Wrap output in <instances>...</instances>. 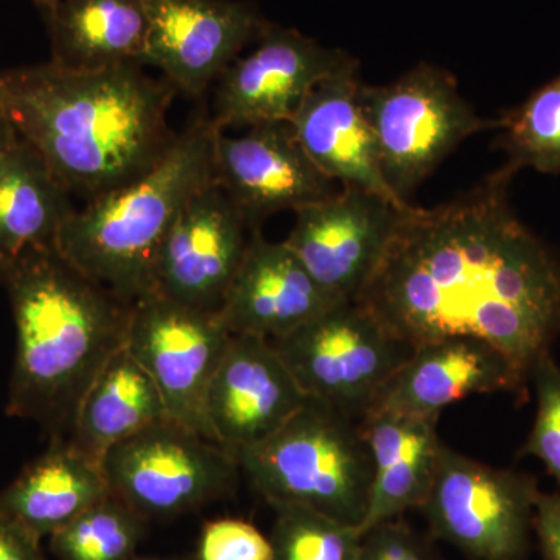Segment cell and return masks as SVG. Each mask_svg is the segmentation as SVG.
<instances>
[{
	"label": "cell",
	"instance_id": "obj_1",
	"mask_svg": "<svg viewBox=\"0 0 560 560\" xmlns=\"http://www.w3.org/2000/svg\"><path fill=\"white\" fill-rule=\"evenodd\" d=\"M503 165L451 202L400 212L360 304L411 348L474 338L529 378L560 331V264L510 205Z\"/></svg>",
	"mask_w": 560,
	"mask_h": 560
},
{
	"label": "cell",
	"instance_id": "obj_2",
	"mask_svg": "<svg viewBox=\"0 0 560 560\" xmlns=\"http://www.w3.org/2000/svg\"><path fill=\"white\" fill-rule=\"evenodd\" d=\"M178 91L140 62L94 70L55 62L0 70V109L70 195L91 201L131 183L172 149Z\"/></svg>",
	"mask_w": 560,
	"mask_h": 560
},
{
	"label": "cell",
	"instance_id": "obj_3",
	"mask_svg": "<svg viewBox=\"0 0 560 560\" xmlns=\"http://www.w3.org/2000/svg\"><path fill=\"white\" fill-rule=\"evenodd\" d=\"M16 353L7 415L69 440L84 394L125 348L131 302L88 278L57 249L33 250L0 272Z\"/></svg>",
	"mask_w": 560,
	"mask_h": 560
},
{
	"label": "cell",
	"instance_id": "obj_4",
	"mask_svg": "<svg viewBox=\"0 0 560 560\" xmlns=\"http://www.w3.org/2000/svg\"><path fill=\"white\" fill-rule=\"evenodd\" d=\"M219 131L210 117H195L151 171L75 209L55 249L124 301L151 296L154 264L168 231L187 202L215 179Z\"/></svg>",
	"mask_w": 560,
	"mask_h": 560
},
{
	"label": "cell",
	"instance_id": "obj_5",
	"mask_svg": "<svg viewBox=\"0 0 560 560\" xmlns=\"http://www.w3.org/2000/svg\"><path fill=\"white\" fill-rule=\"evenodd\" d=\"M268 503L311 508L360 528L370 504L372 458L360 420L308 397L268 440L237 455Z\"/></svg>",
	"mask_w": 560,
	"mask_h": 560
},
{
	"label": "cell",
	"instance_id": "obj_6",
	"mask_svg": "<svg viewBox=\"0 0 560 560\" xmlns=\"http://www.w3.org/2000/svg\"><path fill=\"white\" fill-rule=\"evenodd\" d=\"M361 106L377 143L383 178L401 202L459 143L495 128L460 95L448 70L419 62L399 80L382 86L361 84Z\"/></svg>",
	"mask_w": 560,
	"mask_h": 560
},
{
	"label": "cell",
	"instance_id": "obj_7",
	"mask_svg": "<svg viewBox=\"0 0 560 560\" xmlns=\"http://www.w3.org/2000/svg\"><path fill=\"white\" fill-rule=\"evenodd\" d=\"M271 342L305 396L357 420L415 350L359 301L338 302Z\"/></svg>",
	"mask_w": 560,
	"mask_h": 560
},
{
	"label": "cell",
	"instance_id": "obj_8",
	"mask_svg": "<svg viewBox=\"0 0 560 560\" xmlns=\"http://www.w3.org/2000/svg\"><path fill=\"white\" fill-rule=\"evenodd\" d=\"M102 467L109 492L147 521L178 517L228 499L241 471L230 452L172 419L110 447Z\"/></svg>",
	"mask_w": 560,
	"mask_h": 560
},
{
	"label": "cell",
	"instance_id": "obj_9",
	"mask_svg": "<svg viewBox=\"0 0 560 560\" xmlns=\"http://www.w3.org/2000/svg\"><path fill=\"white\" fill-rule=\"evenodd\" d=\"M539 495L536 478L486 466L444 444L420 511L434 537L471 560H526Z\"/></svg>",
	"mask_w": 560,
	"mask_h": 560
},
{
	"label": "cell",
	"instance_id": "obj_10",
	"mask_svg": "<svg viewBox=\"0 0 560 560\" xmlns=\"http://www.w3.org/2000/svg\"><path fill=\"white\" fill-rule=\"evenodd\" d=\"M231 337L217 313L151 294L132 305L125 349L153 378L168 419L215 442L206 399Z\"/></svg>",
	"mask_w": 560,
	"mask_h": 560
},
{
	"label": "cell",
	"instance_id": "obj_11",
	"mask_svg": "<svg viewBox=\"0 0 560 560\" xmlns=\"http://www.w3.org/2000/svg\"><path fill=\"white\" fill-rule=\"evenodd\" d=\"M404 209L360 187H341L298 209L285 243L335 300L357 301L377 271Z\"/></svg>",
	"mask_w": 560,
	"mask_h": 560
},
{
	"label": "cell",
	"instance_id": "obj_12",
	"mask_svg": "<svg viewBox=\"0 0 560 560\" xmlns=\"http://www.w3.org/2000/svg\"><path fill=\"white\" fill-rule=\"evenodd\" d=\"M349 57L300 31L268 22L256 49L217 80L210 120L220 131L291 121L308 94Z\"/></svg>",
	"mask_w": 560,
	"mask_h": 560
},
{
	"label": "cell",
	"instance_id": "obj_13",
	"mask_svg": "<svg viewBox=\"0 0 560 560\" xmlns=\"http://www.w3.org/2000/svg\"><path fill=\"white\" fill-rule=\"evenodd\" d=\"M142 65L161 70L178 94H205L268 21L248 0H147Z\"/></svg>",
	"mask_w": 560,
	"mask_h": 560
},
{
	"label": "cell",
	"instance_id": "obj_14",
	"mask_svg": "<svg viewBox=\"0 0 560 560\" xmlns=\"http://www.w3.org/2000/svg\"><path fill=\"white\" fill-rule=\"evenodd\" d=\"M250 228L215 179L180 210L158 253L153 294L217 313L248 248Z\"/></svg>",
	"mask_w": 560,
	"mask_h": 560
},
{
	"label": "cell",
	"instance_id": "obj_15",
	"mask_svg": "<svg viewBox=\"0 0 560 560\" xmlns=\"http://www.w3.org/2000/svg\"><path fill=\"white\" fill-rule=\"evenodd\" d=\"M213 175L250 231L282 210L304 208L335 194L296 138L291 121L250 127L238 138L217 132Z\"/></svg>",
	"mask_w": 560,
	"mask_h": 560
},
{
	"label": "cell",
	"instance_id": "obj_16",
	"mask_svg": "<svg viewBox=\"0 0 560 560\" xmlns=\"http://www.w3.org/2000/svg\"><path fill=\"white\" fill-rule=\"evenodd\" d=\"M308 397L270 340L232 335L206 399L213 440L235 459L268 440Z\"/></svg>",
	"mask_w": 560,
	"mask_h": 560
},
{
	"label": "cell",
	"instance_id": "obj_17",
	"mask_svg": "<svg viewBox=\"0 0 560 560\" xmlns=\"http://www.w3.org/2000/svg\"><path fill=\"white\" fill-rule=\"evenodd\" d=\"M338 302L285 242H268L260 230H254L217 315L231 335L275 341Z\"/></svg>",
	"mask_w": 560,
	"mask_h": 560
},
{
	"label": "cell",
	"instance_id": "obj_18",
	"mask_svg": "<svg viewBox=\"0 0 560 560\" xmlns=\"http://www.w3.org/2000/svg\"><path fill=\"white\" fill-rule=\"evenodd\" d=\"M360 61L353 57L320 81L291 119L296 138L324 175L342 187H360L399 208L383 178L377 143L360 101Z\"/></svg>",
	"mask_w": 560,
	"mask_h": 560
},
{
	"label": "cell",
	"instance_id": "obj_19",
	"mask_svg": "<svg viewBox=\"0 0 560 560\" xmlns=\"http://www.w3.org/2000/svg\"><path fill=\"white\" fill-rule=\"evenodd\" d=\"M529 378L503 353L474 338H448L412 350L378 394L371 411L440 418L471 394H525Z\"/></svg>",
	"mask_w": 560,
	"mask_h": 560
},
{
	"label": "cell",
	"instance_id": "obj_20",
	"mask_svg": "<svg viewBox=\"0 0 560 560\" xmlns=\"http://www.w3.org/2000/svg\"><path fill=\"white\" fill-rule=\"evenodd\" d=\"M438 419L371 411L360 420L372 458L370 504L361 536L425 503L444 445Z\"/></svg>",
	"mask_w": 560,
	"mask_h": 560
},
{
	"label": "cell",
	"instance_id": "obj_21",
	"mask_svg": "<svg viewBox=\"0 0 560 560\" xmlns=\"http://www.w3.org/2000/svg\"><path fill=\"white\" fill-rule=\"evenodd\" d=\"M108 495L102 463L69 440H50L49 451L0 492V515L44 539Z\"/></svg>",
	"mask_w": 560,
	"mask_h": 560
},
{
	"label": "cell",
	"instance_id": "obj_22",
	"mask_svg": "<svg viewBox=\"0 0 560 560\" xmlns=\"http://www.w3.org/2000/svg\"><path fill=\"white\" fill-rule=\"evenodd\" d=\"M38 153L16 136L0 154V272L33 250L54 249L75 212Z\"/></svg>",
	"mask_w": 560,
	"mask_h": 560
},
{
	"label": "cell",
	"instance_id": "obj_23",
	"mask_svg": "<svg viewBox=\"0 0 560 560\" xmlns=\"http://www.w3.org/2000/svg\"><path fill=\"white\" fill-rule=\"evenodd\" d=\"M44 20L50 61L61 68L142 65L149 35L147 0H61Z\"/></svg>",
	"mask_w": 560,
	"mask_h": 560
},
{
	"label": "cell",
	"instance_id": "obj_24",
	"mask_svg": "<svg viewBox=\"0 0 560 560\" xmlns=\"http://www.w3.org/2000/svg\"><path fill=\"white\" fill-rule=\"evenodd\" d=\"M164 419L168 415L160 389L149 372L121 348L84 394L69 441L102 463L110 447Z\"/></svg>",
	"mask_w": 560,
	"mask_h": 560
},
{
	"label": "cell",
	"instance_id": "obj_25",
	"mask_svg": "<svg viewBox=\"0 0 560 560\" xmlns=\"http://www.w3.org/2000/svg\"><path fill=\"white\" fill-rule=\"evenodd\" d=\"M499 145L506 151L504 165L518 173L534 168L560 173V72L534 91L517 108L495 120Z\"/></svg>",
	"mask_w": 560,
	"mask_h": 560
},
{
	"label": "cell",
	"instance_id": "obj_26",
	"mask_svg": "<svg viewBox=\"0 0 560 560\" xmlns=\"http://www.w3.org/2000/svg\"><path fill=\"white\" fill-rule=\"evenodd\" d=\"M149 521L110 493L50 536L60 560H130Z\"/></svg>",
	"mask_w": 560,
	"mask_h": 560
},
{
	"label": "cell",
	"instance_id": "obj_27",
	"mask_svg": "<svg viewBox=\"0 0 560 560\" xmlns=\"http://www.w3.org/2000/svg\"><path fill=\"white\" fill-rule=\"evenodd\" d=\"M272 560H353L361 534L320 512L294 503H272Z\"/></svg>",
	"mask_w": 560,
	"mask_h": 560
},
{
	"label": "cell",
	"instance_id": "obj_28",
	"mask_svg": "<svg viewBox=\"0 0 560 560\" xmlns=\"http://www.w3.org/2000/svg\"><path fill=\"white\" fill-rule=\"evenodd\" d=\"M529 378L536 389L537 410L521 456L541 460L560 488V364L551 352L534 363Z\"/></svg>",
	"mask_w": 560,
	"mask_h": 560
},
{
	"label": "cell",
	"instance_id": "obj_29",
	"mask_svg": "<svg viewBox=\"0 0 560 560\" xmlns=\"http://www.w3.org/2000/svg\"><path fill=\"white\" fill-rule=\"evenodd\" d=\"M197 560H272L270 537L241 518H219L202 528Z\"/></svg>",
	"mask_w": 560,
	"mask_h": 560
},
{
	"label": "cell",
	"instance_id": "obj_30",
	"mask_svg": "<svg viewBox=\"0 0 560 560\" xmlns=\"http://www.w3.org/2000/svg\"><path fill=\"white\" fill-rule=\"evenodd\" d=\"M353 560H442L433 547L411 526L394 518L361 536Z\"/></svg>",
	"mask_w": 560,
	"mask_h": 560
},
{
	"label": "cell",
	"instance_id": "obj_31",
	"mask_svg": "<svg viewBox=\"0 0 560 560\" xmlns=\"http://www.w3.org/2000/svg\"><path fill=\"white\" fill-rule=\"evenodd\" d=\"M534 534L544 560H560V492H540L534 511Z\"/></svg>",
	"mask_w": 560,
	"mask_h": 560
},
{
	"label": "cell",
	"instance_id": "obj_32",
	"mask_svg": "<svg viewBox=\"0 0 560 560\" xmlns=\"http://www.w3.org/2000/svg\"><path fill=\"white\" fill-rule=\"evenodd\" d=\"M0 560H46L40 539L0 515Z\"/></svg>",
	"mask_w": 560,
	"mask_h": 560
},
{
	"label": "cell",
	"instance_id": "obj_33",
	"mask_svg": "<svg viewBox=\"0 0 560 560\" xmlns=\"http://www.w3.org/2000/svg\"><path fill=\"white\" fill-rule=\"evenodd\" d=\"M16 131L11 127V124L9 119H7L5 114H3V110L0 109V154H2L3 150H5L7 147L16 139Z\"/></svg>",
	"mask_w": 560,
	"mask_h": 560
},
{
	"label": "cell",
	"instance_id": "obj_34",
	"mask_svg": "<svg viewBox=\"0 0 560 560\" xmlns=\"http://www.w3.org/2000/svg\"><path fill=\"white\" fill-rule=\"evenodd\" d=\"M61 0H33V3H35L36 7L40 10V13L46 16V14H49L51 10L55 9V7L60 3Z\"/></svg>",
	"mask_w": 560,
	"mask_h": 560
},
{
	"label": "cell",
	"instance_id": "obj_35",
	"mask_svg": "<svg viewBox=\"0 0 560 560\" xmlns=\"http://www.w3.org/2000/svg\"><path fill=\"white\" fill-rule=\"evenodd\" d=\"M130 560H197L194 556H173V558H131Z\"/></svg>",
	"mask_w": 560,
	"mask_h": 560
}]
</instances>
